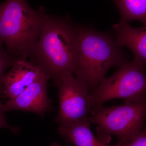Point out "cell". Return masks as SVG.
I'll return each mask as SVG.
<instances>
[{
  "instance_id": "6da1fadb",
  "label": "cell",
  "mask_w": 146,
  "mask_h": 146,
  "mask_svg": "<svg viewBox=\"0 0 146 146\" xmlns=\"http://www.w3.org/2000/svg\"><path fill=\"white\" fill-rule=\"evenodd\" d=\"M29 56L54 82L65 75L74 74L78 56L76 27L68 19L45 13L39 39Z\"/></svg>"
},
{
  "instance_id": "7a4b0ae2",
  "label": "cell",
  "mask_w": 146,
  "mask_h": 146,
  "mask_svg": "<svg viewBox=\"0 0 146 146\" xmlns=\"http://www.w3.org/2000/svg\"><path fill=\"white\" fill-rule=\"evenodd\" d=\"M78 38V56L74 74L86 82L94 91L110 68L127 63V55L107 33L88 27H76Z\"/></svg>"
},
{
  "instance_id": "3957f363",
  "label": "cell",
  "mask_w": 146,
  "mask_h": 146,
  "mask_svg": "<svg viewBox=\"0 0 146 146\" xmlns=\"http://www.w3.org/2000/svg\"><path fill=\"white\" fill-rule=\"evenodd\" d=\"M45 13L33 9L25 0L0 4V39L13 58H26L39 39Z\"/></svg>"
},
{
  "instance_id": "277c9868",
  "label": "cell",
  "mask_w": 146,
  "mask_h": 146,
  "mask_svg": "<svg viewBox=\"0 0 146 146\" xmlns=\"http://www.w3.org/2000/svg\"><path fill=\"white\" fill-rule=\"evenodd\" d=\"M146 118V100L109 107L99 106L93 109L89 121L98 125L100 141L106 143L113 135L117 138L118 143L124 146L141 132Z\"/></svg>"
},
{
  "instance_id": "5b68a950",
  "label": "cell",
  "mask_w": 146,
  "mask_h": 146,
  "mask_svg": "<svg viewBox=\"0 0 146 146\" xmlns=\"http://www.w3.org/2000/svg\"><path fill=\"white\" fill-rule=\"evenodd\" d=\"M109 78H104L91 94L93 109L116 99L125 102L146 100V67L134 61L125 63Z\"/></svg>"
},
{
  "instance_id": "8992f818",
  "label": "cell",
  "mask_w": 146,
  "mask_h": 146,
  "mask_svg": "<svg viewBox=\"0 0 146 146\" xmlns=\"http://www.w3.org/2000/svg\"><path fill=\"white\" fill-rule=\"evenodd\" d=\"M58 91L59 108L55 122L60 127L89 122L93 111L91 93L86 82L73 74L62 76L54 82Z\"/></svg>"
},
{
  "instance_id": "52a82bcc",
  "label": "cell",
  "mask_w": 146,
  "mask_h": 146,
  "mask_svg": "<svg viewBox=\"0 0 146 146\" xmlns=\"http://www.w3.org/2000/svg\"><path fill=\"white\" fill-rule=\"evenodd\" d=\"M50 78L44 73L23 92L4 104L6 111L21 110L33 112L43 117L53 110L52 102L47 94Z\"/></svg>"
},
{
  "instance_id": "ba28073f",
  "label": "cell",
  "mask_w": 146,
  "mask_h": 146,
  "mask_svg": "<svg viewBox=\"0 0 146 146\" xmlns=\"http://www.w3.org/2000/svg\"><path fill=\"white\" fill-rule=\"evenodd\" d=\"M35 64L26 58H16L10 70L3 78L4 98H14L44 74Z\"/></svg>"
},
{
  "instance_id": "9c48e42d",
  "label": "cell",
  "mask_w": 146,
  "mask_h": 146,
  "mask_svg": "<svg viewBox=\"0 0 146 146\" xmlns=\"http://www.w3.org/2000/svg\"><path fill=\"white\" fill-rule=\"evenodd\" d=\"M113 29L117 46L127 47L133 53V61L146 67V25L135 28L120 21Z\"/></svg>"
},
{
  "instance_id": "30bf717a",
  "label": "cell",
  "mask_w": 146,
  "mask_h": 146,
  "mask_svg": "<svg viewBox=\"0 0 146 146\" xmlns=\"http://www.w3.org/2000/svg\"><path fill=\"white\" fill-rule=\"evenodd\" d=\"M91 123L85 122L68 127L59 126L58 132L64 139L76 146H123L118 143L108 145L97 139L90 129Z\"/></svg>"
},
{
  "instance_id": "8fae6325",
  "label": "cell",
  "mask_w": 146,
  "mask_h": 146,
  "mask_svg": "<svg viewBox=\"0 0 146 146\" xmlns=\"http://www.w3.org/2000/svg\"><path fill=\"white\" fill-rule=\"evenodd\" d=\"M121 14L120 22L128 23L135 20L146 25V0H111Z\"/></svg>"
},
{
  "instance_id": "7c38bea8",
  "label": "cell",
  "mask_w": 146,
  "mask_h": 146,
  "mask_svg": "<svg viewBox=\"0 0 146 146\" xmlns=\"http://www.w3.org/2000/svg\"><path fill=\"white\" fill-rule=\"evenodd\" d=\"M3 44L0 39V98H4L3 78L5 74V71L7 68L11 67L15 60L3 48Z\"/></svg>"
},
{
  "instance_id": "4fadbf2b",
  "label": "cell",
  "mask_w": 146,
  "mask_h": 146,
  "mask_svg": "<svg viewBox=\"0 0 146 146\" xmlns=\"http://www.w3.org/2000/svg\"><path fill=\"white\" fill-rule=\"evenodd\" d=\"M5 112L6 111L5 108L4 104L0 100V128L7 129L15 134H18L20 131V128L9 125L6 117Z\"/></svg>"
},
{
  "instance_id": "5bb4252c",
  "label": "cell",
  "mask_w": 146,
  "mask_h": 146,
  "mask_svg": "<svg viewBox=\"0 0 146 146\" xmlns=\"http://www.w3.org/2000/svg\"><path fill=\"white\" fill-rule=\"evenodd\" d=\"M124 146H146V127H144L140 133Z\"/></svg>"
},
{
  "instance_id": "9a60e30c",
  "label": "cell",
  "mask_w": 146,
  "mask_h": 146,
  "mask_svg": "<svg viewBox=\"0 0 146 146\" xmlns=\"http://www.w3.org/2000/svg\"><path fill=\"white\" fill-rule=\"evenodd\" d=\"M50 146H61L56 142H54L51 144Z\"/></svg>"
}]
</instances>
